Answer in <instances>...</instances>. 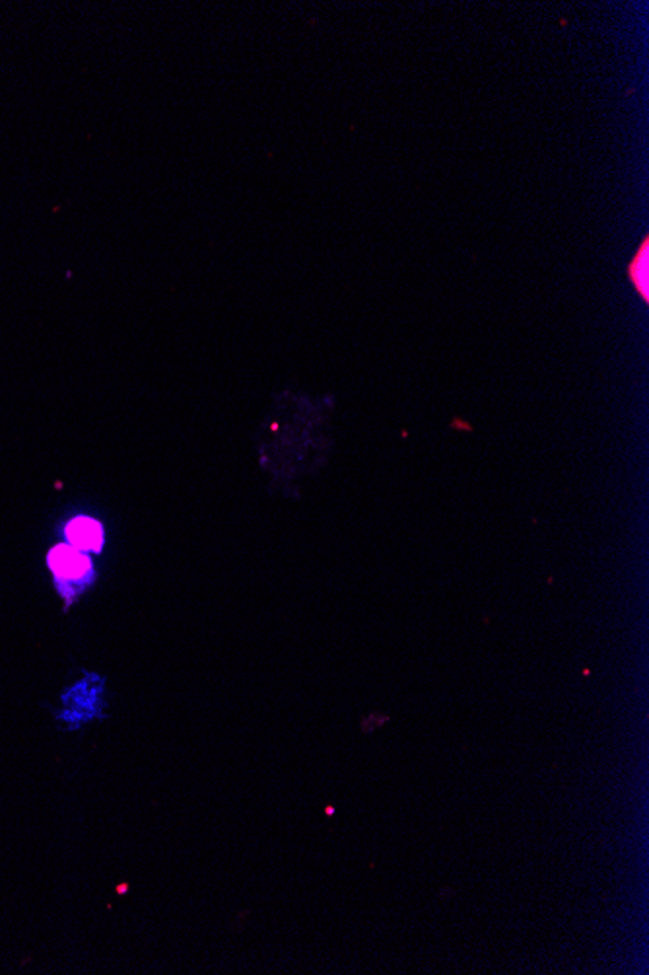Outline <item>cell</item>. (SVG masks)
<instances>
[{
  "instance_id": "cell-2",
  "label": "cell",
  "mask_w": 649,
  "mask_h": 975,
  "mask_svg": "<svg viewBox=\"0 0 649 975\" xmlns=\"http://www.w3.org/2000/svg\"><path fill=\"white\" fill-rule=\"evenodd\" d=\"M66 540L78 551H99L104 545V530L92 518H74L66 526Z\"/></svg>"
},
{
  "instance_id": "cell-3",
  "label": "cell",
  "mask_w": 649,
  "mask_h": 975,
  "mask_svg": "<svg viewBox=\"0 0 649 975\" xmlns=\"http://www.w3.org/2000/svg\"><path fill=\"white\" fill-rule=\"evenodd\" d=\"M649 242L648 239H643L641 242L640 252L636 254L634 257V262L630 263V267H628V275H630V279H632L634 287L636 290L640 293L641 298H643V303H648V287H649Z\"/></svg>"
},
{
  "instance_id": "cell-1",
  "label": "cell",
  "mask_w": 649,
  "mask_h": 975,
  "mask_svg": "<svg viewBox=\"0 0 649 975\" xmlns=\"http://www.w3.org/2000/svg\"><path fill=\"white\" fill-rule=\"evenodd\" d=\"M51 571L55 574L58 591L65 596H73L78 591V582L88 581L92 574L89 559L73 545H57L47 558Z\"/></svg>"
}]
</instances>
